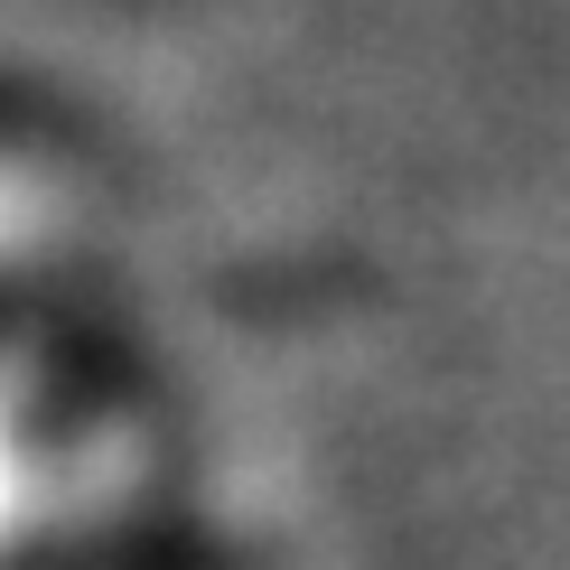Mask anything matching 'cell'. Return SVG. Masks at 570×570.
<instances>
[{
	"label": "cell",
	"mask_w": 570,
	"mask_h": 570,
	"mask_svg": "<svg viewBox=\"0 0 570 570\" xmlns=\"http://www.w3.org/2000/svg\"><path fill=\"white\" fill-rule=\"evenodd\" d=\"M122 421L38 346H0V570H57L122 524Z\"/></svg>",
	"instance_id": "cell-1"
},
{
	"label": "cell",
	"mask_w": 570,
	"mask_h": 570,
	"mask_svg": "<svg viewBox=\"0 0 570 570\" xmlns=\"http://www.w3.org/2000/svg\"><path fill=\"white\" fill-rule=\"evenodd\" d=\"M57 570H159V561H140L131 542L112 533V542H94V552H76V561H57Z\"/></svg>",
	"instance_id": "cell-2"
}]
</instances>
